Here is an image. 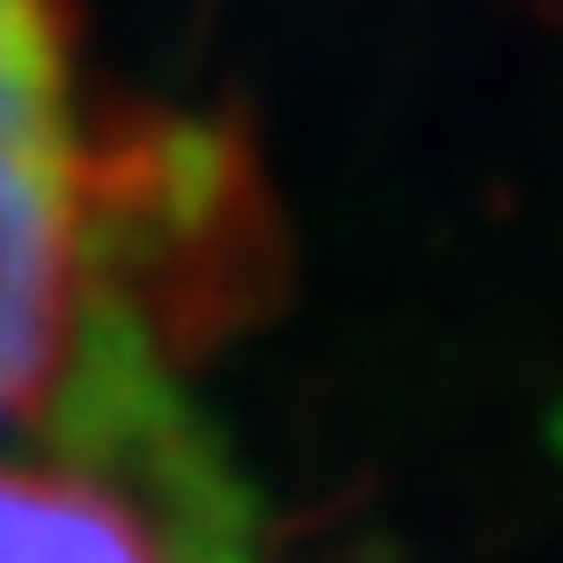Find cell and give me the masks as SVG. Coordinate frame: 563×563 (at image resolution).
<instances>
[{
    "instance_id": "1",
    "label": "cell",
    "mask_w": 563,
    "mask_h": 563,
    "mask_svg": "<svg viewBox=\"0 0 563 563\" xmlns=\"http://www.w3.org/2000/svg\"><path fill=\"white\" fill-rule=\"evenodd\" d=\"M88 314V146L59 0H0V439L52 410Z\"/></svg>"
},
{
    "instance_id": "2",
    "label": "cell",
    "mask_w": 563,
    "mask_h": 563,
    "mask_svg": "<svg viewBox=\"0 0 563 563\" xmlns=\"http://www.w3.org/2000/svg\"><path fill=\"white\" fill-rule=\"evenodd\" d=\"M0 563H220L212 542L59 402L0 439Z\"/></svg>"
}]
</instances>
